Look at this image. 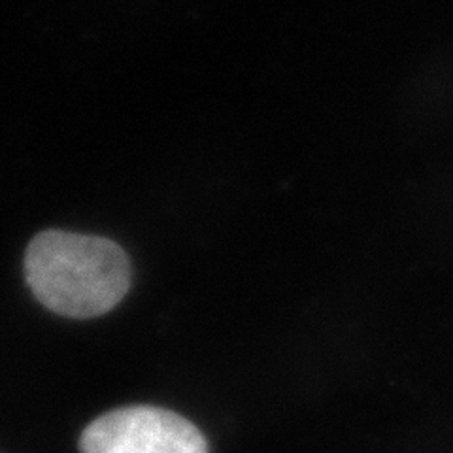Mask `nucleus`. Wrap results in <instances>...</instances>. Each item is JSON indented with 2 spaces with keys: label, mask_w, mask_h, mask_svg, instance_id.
Instances as JSON below:
<instances>
[{
  "label": "nucleus",
  "mask_w": 453,
  "mask_h": 453,
  "mask_svg": "<svg viewBox=\"0 0 453 453\" xmlns=\"http://www.w3.org/2000/svg\"><path fill=\"white\" fill-rule=\"evenodd\" d=\"M25 278L55 314L88 319L121 303L131 286V263L108 238L44 231L27 246Z\"/></svg>",
  "instance_id": "f257e3e1"
},
{
  "label": "nucleus",
  "mask_w": 453,
  "mask_h": 453,
  "mask_svg": "<svg viewBox=\"0 0 453 453\" xmlns=\"http://www.w3.org/2000/svg\"><path fill=\"white\" fill-rule=\"evenodd\" d=\"M81 453H208L204 434L170 410L127 406L91 421L80 436Z\"/></svg>",
  "instance_id": "f03ea898"
}]
</instances>
